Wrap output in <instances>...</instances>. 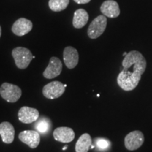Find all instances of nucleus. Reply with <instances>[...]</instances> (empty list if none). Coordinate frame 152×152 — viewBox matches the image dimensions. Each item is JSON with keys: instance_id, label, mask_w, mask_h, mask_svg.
<instances>
[{"instance_id": "nucleus-1", "label": "nucleus", "mask_w": 152, "mask_h": 152, "mask_svg": "<svg viewBox=\"0 0 152 152\" xmlns=\"http://www.w3.org/2000/svg\"><path fill=\"white\" fill-rule=\"evenodd\" d=\"M122 66L123 70L117 77L118 85L128 92L134 90L147 68L145 58L138 51H131L123 58Z\"/></svg>"}, {"instance_id": "nucleus-2", "label": "nucleus", "mask_w": 152, "mask_h": 152, "mask_svg": "<svg viewBox=\"0 0 152 152\" xmlns=\"http://www.w3.org/2000/svg\"><path fill=\"white\" fill-rule=\"evenodd\" d=\"M12 56L15 64L19 69H26L30 65L33 56L29 49L25 47H18L12 51Z\"/></svg>"}, {"instance_id": "nucleus-3", "label": "nucleus", "mask_w": 152, "mask_h": 152, "mask_svg": "<svg viewBox=\"0 0 152 152\" xmlns=\"http://www.w3.org/2000/svg\"><path fill=\"white\" fill-rule=\"evenodd\" d=\"M22 91L18 86L11 83H4L0 87V95L9 103H15L20 98Z\"/></svg>"}, {"instance_id": "nucleus-4", "label": "nucleus", "mask_w": 152, "mask_h": 152, "mask_svg": "<svg viewBox=\"0 0 152 152\" xmlns=\"http://www.w3.org/2000/svg\"><path fill=\"white\" fill-rule=\"evenodd\" d=\"M107 19L104 15L96 17L91 23L87 30V35L91 39H96L105 31Z\"/></svg>"}, {"instance_id": "nucleus-5", "label": "nucleus", "mask_w": 152, "mask_h": 152, "mask_svg": "<svg viewBox=\"0 0 152 152\" xmlns=\"http://www.w3.org/2000/svg\"><path fill=\"white\" fill-rule=\"evenodd\" d=\"M67 85H64L59 81H53L43 87L42 94L49 99H54L60 97L65 92Z\"/></svg>"}, {"instance_id": "nucleus-6", "label": "nucleus", "mask_w": 152, "mask_h": 152, "mask_svg": "<svg viewBox=\"0 0 152 152\" xmlns=\"http://www.w3.org/2000/svg\"><path fill=\"white\" fill-rule=\"evenodd\" d=\"M144 142L143 133L140 130L132 131L128 134L125 137V146L128 150L134 151L138 149Z\"/></svg>"}, {"instance_id": "nucleus-7", "label": "nucleus", "mask_w": 152, "mask_h": 152, "mask_svg": "<svg viewBox=\"0 0 152 152\" xmlns=\"http://www.w3.org/2000/svg\"><path fill=\"white\" fill-rule=\"evenodd\" d=\"M19 140L31 149H35L40 142V134L36 130H24L18 134Z\"/></svg>"}, {"instance_id": "nucleus-8", "label": "nucleus", "mask_w": 152, "mask_h": 152, "mask_svg": "<svg viewBox=\"0 0 152 152\" xmlns=\"http://www.w3.org/2000/svg\"><path fill=\"white\" fill-rule=\"evenodd\" d=\"M62 68V63L59 58L53 56L50 58L48 66L43 72V76L47 79L55 78L61 73Z\"/></svg>"}, {"instance_id": "nucleus-9", "label": "nucleus", "mask_w": 152, "mask_h": 152, "mask_svg": "<svg viewBox=\"0 0 152 152\" xmlns=\"http://www.w3.org/2000/svg\"><path fill=\"white\" fill-rule=\"evenodd\" d=\"M18 119L25 124H29L35 122L39 118V113L36 109L28 106H23L19 109L18 113Z\"/></svg>"}, {"instance_id": "nucleus-10", "label": "nucleus", "mask_w": 152, "mask_h": 152, "mask_svg": "<svg viewBox=\"0 0 152 152\" xmlns=\"http://www.w3.org/2000/svg\"><path fill=\"white\" fill-rule=\"evenodd\" d=\"M75 132L73 129L68 127H59L53 132V137L56 141L61 143H69L75 139Z\"/></svg>"}, {"instance_id": "nucleus-11", "label": "nucleus", "mask_w": 152, "mask_h": 152, "mask_svg": "<svg viewBox=\"0 0 152 152\" xmlns=\"http://www.w3.org/2000/svg\"><path fill=\"white\" fill-rule=\"evenodd\" d=\"M33 23L27 18H20L13 24L11 30L17 36H23L31 31Z\"/></svg>"}, {"instance_id": "nucleus-12", "label": "nucleus", "mask_w": 152, "mask_h": 152, "mask_svg": "<svg viewBox=\"0 0 152 152\" xmlns=\"http://www.w3.org/2000/svg\"><path fill=\"white\" fill-rule=\"evenodd\" d=\"M79 55L77 49L73 47H66L64 50V61L68 69H73L78 64Z\"/></svg>"}, {"instance_id": "nucleus-13", "label": "nucleus", "mask_w": 152, "mask_h": 152, "mask_svg": "<svg viewBox=\"0 0 152 152\" xmlns=\"http://www.w3.org/2000/svg\"><path fill=\"white\" fill-rule=\"evenodd\" d=\"M102 14L109 18H116L120 15V8L118 4L114 0H106L104 1L100 7Z\"/></svg>"}, {"instance_id": "nucleus-14", "label": "nucleus", "mask_w": 152, "mask_h": 152, "mask_svg": "<svg viewBox=\"0 0 152 152\" xmlns=\"http://www.w3.org/2000/svg\"><path fill=\"white\" fill-rule=\"evenodd\" d=\"M0 136L5 144H11L14 142L15 129L11 123L7 121L0 123Z\"/></svg>"}, {"instance_id": "nucleus-15", "label": "nucleus", "mask_w": 152, "mask_h": 152, "mask_svg": "<svg viewBox=\"0 0 152 152\" xmlns=\"http://www.w3.org/2000/svg\"><path fill=\"white\" fill-rule=\"evenodd\" d=\"M89 20V15L85 9H79L74 13L73 19V26L74 28H82L87 23Z\"/></svg>"}, {"instance_id": "nucleus-16", "label": "nucleus", "mask_w": 152, "mask_h": 152, "mask_svg": "<svg viewBox=\"0 0 152 152\" xmlns=\"http://www.w3.org/2000/svg\"><path fill=\"white\" fill-rule=\"evenodd\" d=\"M92 143V138L88 133L82 134L75 144V152H88Z\"/></svg>"}, {"instance_id": "nucleus-17", "label": "nucleus", "mask_w": 152, "mask_h": 152, "mask_svg": "<svg viewBox=\"0 0 152 152\" xmlns=\"http://www.w3.org/2000/svg\"><path fill=\"white\" fill-rule=\"evenodd\" d=\"M34 128L39 134H46L50 132L52 128V122L48 118L42 116L35 121Z\"/></svg>"}, {"instance_id": "nucleus-18", "label": "nucleus", "mask_w": 152, "mask_h": 152, "mask_svg": "<svg viewBox=\"0 0 152 152\" xmlns=\"http://www.w3.org/2000/svg\"><path fill=\"white\" fill-rule=\"evenodd\" d=\"M69 1L70 0H49V7L52 11L58 12L67 8Z\"/></svg>"}, {"instance_id": "nucleus-19", "label": "nucleus", "mask_w": 152, "mask_h": 152, "mask_svg": "<svg viewBox=\"0 0 152 152\" xmlns=\"http://www.w3.org/2000/svg\"><path fill=\"white\" fill-rule=\"evenodd\" d=\"M94 146L100 151H106L109 149L111 146V142L108 139L103 137H97L95 138L94 140Z\"/></svg>"}, {"instance_id": "nucleus-20", "label": "nucleus", "mask_w": 152, "mask_h": 152, "mask_svg": "<svg viewBox=\"0 0 152 152\" xmlns=\"http://www.w3.org/2000/svg\"><path fill=\"white\" fill-rule=\"evenodd\" d=\"M73 1L79 4H84L89 3L91 0H73Z\"/></svg>"}, {"instance_id": "nucleus-21", "label": "nucleus", "mask_w": 152, "mask_h": 152, "mask_svg": "<svg viewBox=\"0 0 152 152\" xmlns=\"http://www.w3.org/2000/svg\"><path fill=\"white\" fill-rule=\"evenodd\" d=\"M67 148H68V146H65V147H64V148H63V150H66Z\"/></svg>"}, {"instance_id": "nucleus-22", "label": "nucleus", "mask_w": 152, "mask_h": 152, "mask_svg": "<svg viewBox=\"0 0 152 152\" xmlns=\"http://www.w3.org/2000/svg\"><path fill=\"white\" fill-rule=\"evenodd\" d=\"M1 26H0V37H1Z\"/></svg>"}, {"instance_id": "nucleus-23", "label": "nucleus", "mask_w": 152, "mask_h": 152, "mask_svg": "<svg viewBox=\"0 0 152 152\" xmlns=\"http://www.w3.org/2000/svg\"><path fill=\"white\" fill-rule=\"evenodd\" d=\"M127 54H128V53H126V52H125L124 53V54H123V55H124V56H126V55H127Z\"/></svg>"}]
</instances>
